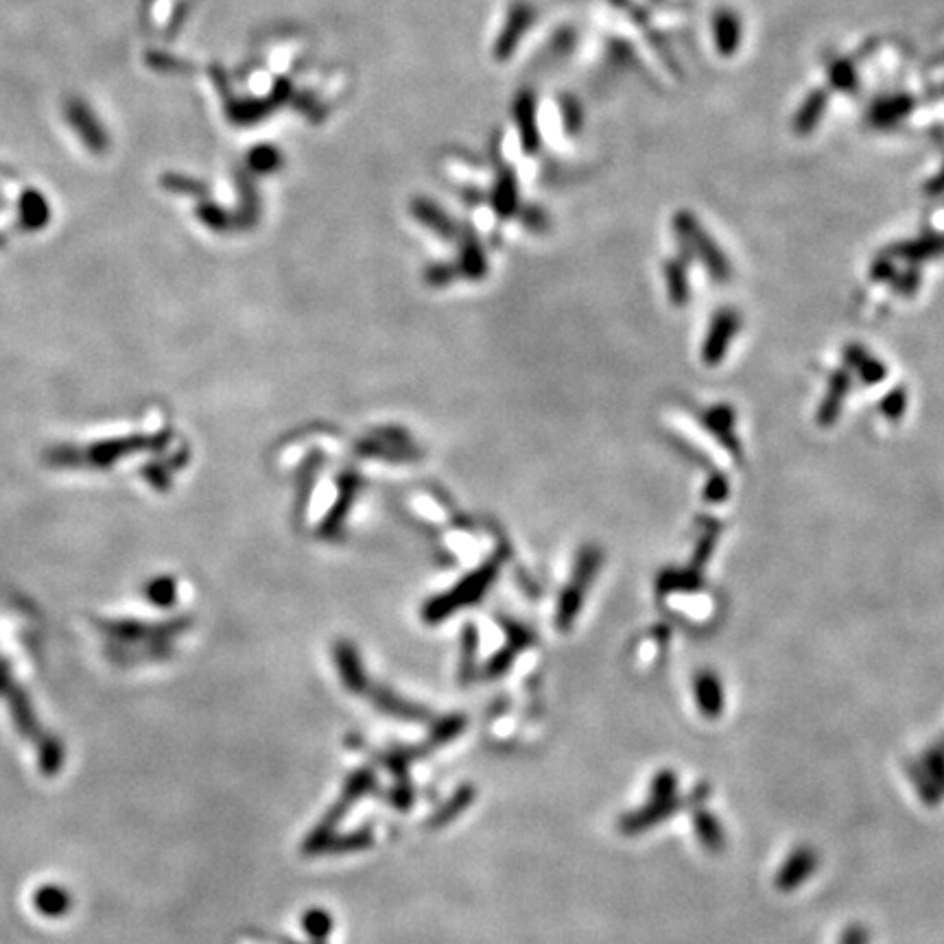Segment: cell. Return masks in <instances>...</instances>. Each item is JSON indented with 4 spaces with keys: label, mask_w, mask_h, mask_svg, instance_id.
Returning a JSON list of instances; mask_svg holds the SVG:
<instances>
[{
    "label": "cell",
    "mask_w": 944,
    "mask_h": 944,
    "mask_svg": "<svg viewBox=\"0 0 944 944\" xmlns=\"http://www.w3.org/2000/svg\"><path fill=\"white\" fill-rule=\"evenodd\" d=\"M66 121L73 127V132L79 136L81 143H84L90 151L94 153H103L110 145V136L105 132V127L97 118V114L92 112L90 105L81 99H70L64 108Z\"/></svg>",
    "instance_id": "1"
},
{
    "label": "cell",
    "mask_w": 944,
    "mask_h": 944,
    "mask_svg": "<svg viewBox=\"0 0 944 944\" xmlns=\"http://www.w3.org/2000/svg\"><path fill=\"white\" fill-rule=\"evenodd\" d=\"M818 866L816 853L809 851V848H800L792 857L785 861V866L778 872V885L783 890H794L796 885H800Z\"/></svg>",
    "instance_id": "2"
},
{
    "label": "cell",
    "mask_w": 944,
    "mask_h": 944,
    "mask_svg": "<svg viewBox=\"0 0 944 944\" xmlns=\"http://www.w3.org/2000/svg\"><path fill=\"white\" fill-rule=\"evenodd\" d=\"M713 35H715V46L722 55H733V51L739 49L741 44V20L730 9L717 11L713 18Z\"/></svg>",
    "instance_id": "3"
},
{
    "label": "cell",
    "mask_w": 944,
    "mask_h": 944,
    "mask_svg": "<svg viewBox=\"0 0 944 944\" xmlns=\"http://www.w3.org/2000/svg\"><path fill=\"white\" fill-rule=\"evenodd\" d=\"M912 112V99L907 97H888L872 105L870 121L877 127H892Z\"/></svg>",
    "instance_id": "4"
},
{
    "label": "cell",
    "mask_w": 944,
    "mask_h": 944,
    "mask_svg": "<svg viewBox=\"0 0 944 944\" xmlns=\"http://www.w3.org/2000/svg\"><path fill=\"white\" fill-rule=\"evenodd\" d=\"M20 217H22V223H25V226L31 228V230H40L44 223L49 221V217H51L49 204H46V199L40 191H33V188H29V191L22 193V197H20Z\"/></svg>",
    "instance_id": "5"
},
{
    "label": "cell",
    "mask_w": 944,
    "mask_h": 944,
    "mask_svg": "<svg viewBox=\"0 0 944 944\" xmlns=\"http://www.w3.org/2000/svg\"><path fill=\"white\" fill-rule=\"evenodd\" d=\"M826 103H829V97H826L824 92H813L809 94V99L802 103V108L800 112L796 114V132L800 134H809L813 127L818 125L820 118L824 116V110H826Z\"/></svg>",
    "instance_id": "6"
},
{
    "label": "cell",
    "mask_w": 944,
    "mask_h": 944,
    "mask_svg": "<svg viewBox=\"0 0 944 944\" xmlns=\"http://www.w3.org/2000/svg\"><path fill=\"white\" fill-rule=\"evenodd\" d=\"M829 81L842 92H853L857 88V75L853 64L848 59H835L829 68Z\"/></svg>",
    "instance_id": "7"
},
{
    "label": "cell",
    "mask_w": 944,
    "mask_h": 944,
    "mask_svg": "<svg viewBox=\"0 0 944 944\" xmlns=\"http://www.w3.org/2000/svg\"><path fill=\"white\" fill-rule=\"evenodd\" d=\"M698 829H702V831H700V833H702V840H704L708 846L717 848L719 844H722L724 837H722V833H719V826H717V822H713L708 816H702V818L698 820Z\"/></svg>",
    "instance_id": "8"
},
{
    "label": "cell",
    "mask_w": 944,
    "mask_h": 944,
    "mask_svg": "<svg viewBox=\"0 0 944 944\" xmlns=\"http://www.w3.org/2000/svg\"><path fill=\"white\" fill-rule=\"evenodd\" d=\"M844 944H866V934L861 929H851L844 936Z\"/></svg>",
    "instance_id": "9"
}]
</instances>
